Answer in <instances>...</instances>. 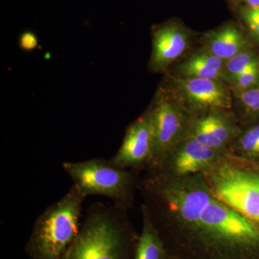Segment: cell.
Listing matches in <instances>:
<instances>
[{
    "label": "cell",
    "mask_w": 259,
    "mask_h": 259,
    "mask_svg": "<svg viewBox=\"0 0 259 259\" xmlns=\"http://www.w3.org/2000/svg\"><path fill=\"white\" fill-rule=\"evenodd\" d=\"M85 197L74 185L37 218L25 252L30 259H61L79 233Z\"/></svg>",
    "instance_id": "cell-3"
},
{
    "label": "cell",
    "mask_w": 259,
    "mask_h": 259,
    "mask_svg": "<svg viewBox=\"0 0 259 259\" xmlns=\"http://www.w3.org/2000/svg\"><path fill=\"white\" fill-rule=\"evenodd\" d=\"M190 34L176 23H166L153 28L152 52L148 68L163 72L188 49Z\"/></svg>",
    "instance_id": "cell-11"
},
{
    "label": "cell",
    "mask_w": 259,
    "mask_h": 259,
    "mask_svg": "<svg viewBox=\"0 0 259 259\" xmlns=\"http://www.w3.org/2000/svg\"><path fill=\"white\" fill-rule=\"evenodd\" d=\"M167 90L192 116L215 109H233L231 93L223 81L170 76Z\"/></svg>",
    "instance_id": "cell-7"
},
{
    "label": "cell",
    "mask_w": 259,
    "mask_h": 259,
    "mask_svg": "<svg viewBox=\"0 0 259 259\" xmlns=\"http://www.w3.org/2000/svg\"><path fill=\"white\" fill-rule=\"evenodd\" d=\"M237 111L234 112L241 125L259 120V87L235 94Z\"/></svg>",
    "instance_id": "cell-16"
},
{
    "label": "cell",
    "mask_w": 259,
    "mask_h": 259,
    "mask_svg": "<svg viewBox=\"0 0 259 259\" xmlns=\"http://www.w3.org/2000/svg\"><path fill=\"white\" fill-rule=\"evenodd\" d=\"M138 190L175 259H259V223L216 198L202 174L175 177L145 171Z\"/></svg>",
    "instance_id": "cell-1"
},
{
    "label": "cell",
    "mask_w": 259,
    "mask_h": 259,
    "mask_svg": "<svg viewBox=\"0 0 259 259\" xmlns=\"http://www.w3.org/2000/svg\"><path fill=\"white\" fill-rule=\"evenodd\" d=\"M259 62V53L255 47L242 51L226 61L227 83H231L237 76Z\"/></svg>",
    "instance_id": "cell-17"
},
{
    "label": "cell",
    "mask_w": 259,
    "mask_h": 259,
    "mask_svg": "<svg viewBox=\"0 0 259 259\" xmlns=\"http://www.w3.org/2000/svg\"><path fill=\"white\" fill-rule=\"evenodd\" d=\"M19 45L21 49L25 51H31L38 46L37 37L34 32L25 31L20 35Z\"/></svg>",
    "instance_id": "cell-20"
},
{
    "label": "cell",
    "mask_w": 259,
    "mask_h": 259,
    "mask_svg": "<svg viewBox=\"0 0 259 259\" xmlns=\"http://www.w3.org/2000/svg\"><path fill=\"white\" fill-rule=\"evenodd\" d=\"M239 3H242V5L248 7H258L259 0H238Z\"/></svg>",
    "instance_id": "cell-21"
},
{
    "label": "cell",
    "mask_w": 259,
    "mask_h": 259,
    "mask_svg": "<svg viewBox=\"0 0 259 259\" xmlns=\"http://www.w3.org/2000/svg\"><path fill=\"white\" fill-rule=\"evenodd\" d=\"M202 175L216 198L259 223V161L226 153Z\"/></svg>",
    "instance_id": "cell-4"
},
{
    "label": "cell",
    "mask_w": 259,
    "mask_h": 259,
    "mask_svg": "<svg viewBox=\"0 0 259 259\" xmlns=\"http://www.w3.org/2000/svg\"><path fill=\"white\" fill-rule=\"evenodd\" d=\"M127 210L115 203L93 204L61 259H134L139 236Z\"/></svg>",
    "instance_id": "cell-2"
},
{
    "label": "cell",
    "mask_w": 259,
    "mask_h": 259,
    "mask_svg": "<svg viewBox=\"0 0 259 259\" xmlns=\"http://www.w3.org/2000/svg\"><path fill=\"white\" fill-rule=\"evenodd\" d=\"M62 166L83 197L101 196L125 208L132 207L139 172L119 168L101 158L66 161Z\"/></svg>",
    "instance_id": "cell-5"
},
{
    "label": "cell",
    "mask_w": 259,
    "mask_h": 259,
    "mask_svg": "<svg viewBox=\"0 0 259 259\" xmlns=\"http://www.w3.org/2000/svg\"><path fill=\"white\" fill-rule=\"evenodd\" d=\"M202 44V49L225 61L254 47L244 30L233 24H228L206 34Z\"/></svg>",
    "instance_id": "cell-12"
},
{
    "label": "cell",
    "mask_w": 259,
    "mask_h": 259,
    "mask_svg": "<svg viewBox=\"0 0 259 259\" xmlns=\"http://www.w3.org/2000/svg\"><path fill=\"white\" fill-rule=\"evenodd\" d=\"M230 84L235 94L259 87V62L237 76Z\"/></svg>",
    "instance_id": "cell-19"
},
{
    "label": "cell",
    "mask_w": 259,
    "mask_h": 259,
    "mask_svg": "<svg viewBox=\"0 0 259 259\" xmlns=\"http://www.w3.org/2000/svg\"><path fill=\"white\" fill-rule=\"evenodd\" d=\"M146 113L153 135V160L148 168H151L161 164L187 137L192 115L166 89H160Z\"/></svg>",
    "instance_id": "cell-6"
},
{
    "label": "cell",
    "mask_w": 259,
    "mask_h": 259,
    "mask_svg": "<svg viewBox=\"0 0 259 259\" xmlns=\"http://www.w3.org/2000/svg\"><path fill=\"white\" fill-rule=\"evenodd\" d=\"M238 15L244 25L250 40L259 47V6L241 5L238 10Z\"/></svg>",
    "instance_id": "cell-18"
},
{
    "label": "cell",
    "mask_w": 259,
    "mask_h": 259,
    "mask_svg": "<svg viewBox=\"0 0 259 259\" xmlns=\"http://www.w3.org/2000/svg\"><path fill=\"white\" fill-rule=\"evenodd\" d=\"M241 130L233 110H209L192 116L187 137L221 153H228Z\"/></svg>",
    "instance_id": "cell-8"
},
{
    "label": "cell",
    "mask_w": 259,
    "mask_h": 259,
    "mask_svg": "<svg viewBox=\"0 0 259 259\" xmlns=\"http://www.w3.org/2000/svg\"><path fill=\"white\" fill-rule=\"evenodd\" d=\"M224 153L206 147L187 137L177 145L161 164L148 169L170 176L184 177L204 173Z\"/></svg>",
    "instance_id": "cell-10"
},
{
    "label": "cell",
    "mask_w": 259,
    "mask_h": 259,
    "mask_svg": "<svg viewBox=\"0 0 259 259\" xmlns=\"http://www.w3.org/2000/svg\"><path fill=\"white\" fill-rule=\"evenodd\" d=\"M226 64V61L202 49L177 66V76L218 80L227 83Z\"/></svg>",
    "instance_id": "cell-13"
},
{
    "label": "cell",
    "mask_w": 259,
    "mask_h": 259,
    "mask_svg": "<svg viewBox=\"0 0 259 259\" xmlns=\"http://www.w3.org/2000/svg\"><path fill=\"white\" fill-rule=\"evenodd\" d=\"M152 160V130L145 112L128 126L122 145L110 161L119 168L140 172L148 169Z\"/></svg>",
    "instance_id": "cell-9"
},
{
    "label": "cell",
    "mask_w": 259,
    "mask_h": 259,
    "mask_svg": "<svg viewBox=\"0 0 259 259\" xmlns=\"http://www.w3.org/2000/svg\"><path fill=\"white\" fill-rule=\"evenodd\" d=\"M143 228L135 248L134 259H167L166 248L146 209L141 206Z\"/></svg>",
    "instance_id": "cell-14"
},
{
    "label": "cell",
    "mask_w": 259,
    "mask_h": 259,
    "mask_svg": "<svg viewBox=\"0 0 259 259\" xmlns=\"http://www.w3.org/2000/svg\"><path fill=\"white\" fill-rule=\"evenodd\" d=\"M228 153L240 157L259 161V120L241 125Z\"/></svg>",
    "instance_id": "cell-15"
},
{
    "label": "cell",
    "mask_w": 259,
    "mask_h": 259,
    "mask_svg": "<svg viewBox=\"0 0 259 259\" xmlns=\"http://www.w3.org/2000/svg\"><path fill=\"white\" fill-rule=\"evenodd\" d=\"M167 259H175V258H171V257L168 256V257H167Z\"/></svg>",
    "instance_id": "cell-22"
}]
</instances>
